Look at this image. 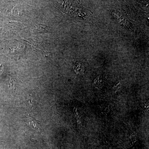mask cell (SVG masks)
<instances>
[{
	"instance_id": "6da1fadb",
	"label": "cell",
	"mask_w": 149,
	"mask_h": 149,
	"mask_svg": "<svg viewBox=\"0 0 149 149\" xmlns=\"http://www.w3.org/2000/svg\"><path fill=\"white\" fill-rule=\"evenodd\" d=\"M26 121L28 125L33 129L36 130H40L41 125L37 120L31 116H28L26 119Z\"/></svg>"
}]
</instances>
